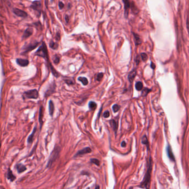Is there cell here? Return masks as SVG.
<instances>
[{"mask_svg":"<svg viewBox=\"0 0 189 189\" xmlns=\"http://www.w3.org/2000/svg\"><path fill=\"white\" fill-rule=\"evenodd\" d=\"M35 55L37 56H38L42 58H43L47 62V64L49 67V68L50 69L52 73L55 77L58 78L59 76V74L56 70L54 69V67L52 65L51 63H50V60H49L48 56V53L47 50V48L46 44L44 42H42V45L39 46V48L38 49L37 52H36Z\"/></svg>","mask_w":189,"mask_h":189,"instance_id":"6da1fadb","label":"cell"},{"mask_svg":"<svg viewBox=\"0 0 189 189\" xmlns=\"http://www.w3.org/2000/svg\"><path fill=\"white\" fill-rule=\"evenodd\" d=\"M152 163L151 158H150L147 172H146L145 177H144L143 181L141 182L140 185L141 188H145L146 189H149L151 182V173L152 171Z\"/></svg>","mask_w":189,"mask_h":189,"instance_id":"7a4b0ae2","label":"cell"},{"mask_svg":"<svg viewBox=\"0 0 189 189\" xmlns=\"http://www.w3.org/2000/svg\"><path fill=\"white\" fill-rule=\"evenodd\" d=\"M59 152H60V148H59V146H56V147L54 148V150H53L52 153L50 155V158H49V160H48L47 165V167H50L52 166L53 163L54 161L56 160V159L58 158Z\"/></svg>","mask_w":189,"mask_h":189,"instance_id":"3957f363","label":"cell"},{"mask_svg":"<svg viewBox=\"0 0 189 189\" xmlns=\"http://www.w3.org/2000/svg\"><path fill=\"white\" fill-rule=\"evenodd\" d=\"M24 96L27 99H37L38 97V92L36 89H33L25 92Z\"/></svg>","mask_w":189,"mask_h":189,"instance_id":"277c9868","label":"cell"},{"mask_svg":"<svg viewBox=\"0 0 189 189\" xmlns=\"http://www.w3.org/2000/svg\"><path fill=\"white\" fill-rule=\"evenodd\" d=\"M39 43L38 42H34V43H31L27 45H26L24 46V47L23 48V53H28L30 51H32L35 49L37 47V46L38 45Z\"/></svg>","mask_w":189,"mask_h":189,"instance_id":"5b68a950","label":"cell"},{"mask_svg":"<svg viewBox=\"0 0 189 189\" xmlns=\"http://www.w3.org/2000/svg\"><path fill=\"white\" fill-rule=\"evenodd\" d=\"M31 8L37 11L39 13H41L42 11V4L41 2L39 1H33L31 6Z\"/></svg>","mask_w":189,"mask_h":189,"instance_id":"8992f818","label":"cell"},{"mask_svg":"<svg viewBox=\"0 0 189 189\" xmlns=\"http://www.w3.org/2000/svg\"><path fill=\"white\" fill-rule=\"evenodd\" d=\"M13 12L14 13V14H16L17 16L18 17H23V18H26L28 16L27 13L24 11L21 10L19 8H14L13 9Z\"/></svg>","mask_w":189,"mask_h":189,"instance_id":"52a82bcc","label":"cell"},{"mask_svg":"<svg viewBox=\"0 0 189 189\" xmlns=\"http://www.w3.org/2000/svg\"><path fill=\"white\" fill-rule=\"evenodd\" d=\"M123 3L124 6V16L126 18L128 17L129 14V10L131 8V2L129 0H123Z\"/></svg>","mask_w":189,"mask_h":189,"instance_id":"ba28073f","label":"cell"},{"mask_svg":"<svg viewBox=\"0 0 189 189\" xmlns=\"http://www.w3.org/2000/svg\"><path fill=\"white\" fill-rule=\"evenodd\" d=\"M92 152V149H90V148L89 147H87L85 148L84 149H83L82 150L78 151L77 153L76 154L75 156H74V157H77L79 156H83V155L86 154L87 153H90Z\"/></svg>","mask_w":189,"mask_h":189,"instance_id":"9c48e42d","label":"cell"},{"mask_svg":"<svg viewBox=\"0 0 189 189\" xmlns=\"http://www.w3.org/2000/svg\"><path fill=\"white\" fill-rule=\"evenodd\" d=\"M33 32V31L32 28H27L24 32V33H23L22 36V39H26V38H28V37H30L32 34Z\"/></svg>","mask_w":189,"mask_h":189,"instance_id":"30bf717a","label":"cell"},{"mask_svg":"<svg viewBox=\"0 0 189 189\" xmlns=\"http://www.w3.org/2000/svg\"><path fill=\"white\" fill-rule=\"evenodd\" d=\"M16 63L18 65L21 67H27L29 64V61L27 59H17Z\"/></svg>","mask_w":189,"mask_h":189,"instance_id":"8fae6325","label":"cell"},{"mask_svg":"<svg viewBox=\"0 0 189 189\" xmlns=\"http://www.w3.org/2000/svg\"><path fill=\"white\" fill-rule=\"evenodd\" d=\"M166 151H167V156H168L169 159H170L171 161H175V156H174V154H173V150H172L171 146H170L169 145L167 146Z\"/></svg>","mask_w":189,"mask_h":189,"instance_id":"7c38bea8","label":"cell"},{"mask_svg":"<svg viewBox=\"0 0 189 189\" xmlns=\"http://www.w3.org/2000/svg\"><path fill=\"white\" fill-rule=\"evenodd\" d=\"M16 167L17 170V171L18 172V173H22L23 171L26 170L27 169L26 167H25L24 165H23L22 164H18L17 165H16Z\"/></svg>","mask_w":189,"mask_h":189,"instance_id":"4fadbf2b","label":"cell"},{"mask_svg":"<svg viewBox=\"0 0 189 189\" xmlns=\"http://www.w3.org/2000/svg\"><path fill=\"white\" fill-rule=\"evenodd\" d=\"M36 128H37V126H36L35 127V128H34V129H33L32 133L31 134L29 135V136L28 137V139H27V143H28V144H31V143H32L33 138H34V136H35V133L36 132Z\"/></svg>","mask_w":189,"mask_h":189,"instance_id":"5bb4252c","label":"cell"},{"mask_svg":"<svg viewBox=\"0 0 189 189\" xmlns=\"http://www.w3.org/2000/svg\"><path fill=\"white\" fill-rule=\"evenodd\" d=\"M136 75H137V71H136L135 70H133L130 71V73L129 74L128 79L130 82H132L133 81Z\"/></svg>","mask_w":189,"mask_h":189,"instance_id":"9a60e30c","label":"cell"},{"mask_svg":"<svg viewBox=\"0 0 189 189\" xmlns=\"http://www.w3.org/2000/svg\"><path fill=\"white\" fill-rule=\"evenodd\" d=\"M7 179L8 180H10L11 181H14V180L16 179V177L13 175V173H12V171H11V170L10 168L8 169Z\"/></svg>","mask_w":189,"mask_h":189,"instance_id":"2e32d148","label":"cell"},{"mask_svg":"<svg viewBox=\"0 0 189 189\" xmlns=\"http://www.w3.org/2000/svg\"><path fill=\"white\" fill-rule=\"evenodd\" d=\"M54 111V106L53 102L52 100H50L49 101V112H50V114L51 116H53Z\"/></svg>","mask_w":189,"mask_h":189,"instance_id":"e0dca14e","label":"cell"},{"mask_svg":"<svg viewBox=\"0 0 189 189\" xmlns=\"http://www.w3.org/2000/svg\"><path fill=\"white\" fill-rule=\"evenodd\" d=\"M133 35H134V37L135 43L136 44V45H140V44H141L142 41H141L140 37L135 33H133Z\"/></svg>","mask_w":189,"mask_h":189,"instance_id":"ac0fdd59","label":"cell"},{"mask_svg":"<svg viewBox=\"0 0 189 189\" xmlns=\"http://www.w3.org/2000/svg\"><path fill=\"white\" fill-rule=\"evenodd\" d=\"M110 125H111V126L113 128V130L116 133V131H117V129H118L117 122H116L115 120H112L110 121Z\"/></svg>","mask_w":189,"mask_h":189,"instance_id":"d6986e66","label":"cell"},{"mask_svg":"<svg viewBox=\"0 0 189 189\" xmlns=\"http://www.w3.org/2000/svg\"><path fill=\"white\" fill-rule=\"evenodd\" d=\"M43 107L41 106L39 109V123L42 126V123H43Z\"/></svg>","mask_w":189,"mask_h":189,"instance_id":"ffe728a7","label":"cell"},{"mask_svg":"<svg viewBox=\"0 0 189 189\" xmlns=\"http://www.w3.org/2000/svg\"><path fill=\"white\" fill-rule=\"evenodd\" d=\"M78 80L82 82V83L84 85L86 86L88 84V80L86 78L84 77H82V76H80L78 78Z\"/></svg>","mask_w":189,"mask_h":189,"instance_id":"44dd1931","label":"cell"},{"mask_svg":"<svg viewBox=\"0 0 189 189\" xmlns=\"http://www.w3.org/2000/svg\"><path fill=\"white\" fill-rule=\"evenodd\" d=\"M97 107V105L95 102H93V101L89 102V108L90 110H94L95 109H96Z\"/></svg>","mask_w":189,"mask_h":189,"instance_id":"7402d4cb","label":"cell"},{"mask_svg":"<svg viewBox=\"0 0 189 189\" xmlns=\"http://www.w3.org/2000/svg\"><path fill=\"white\" fill-rule=\"evenodd\" d=\"M142 143L144 145H146V146H147L148 149H149V141L148 140L147 137H146V135H144L143 136V138H142V141H141Z\"/></svg>","mask_w":189,"mask_h":189,"instance_id":"603a6c76","label":"cell"},{"mask_svg":"<svg viewBox=\"0 0 189 189\" xmlns=\"http://www.w3.org/2000/svg\"><path fill=\"white\" fill-rule=\"evenodd\" d=\"M143 88V85L141 82H137L135 84V88L138 91H141Z\"/></svg>","mask_w":189,"mask_h":189,"instance_id":"cb8c5ba5","label":"cell"},{"mask_svg":"<svg viewBox=\"0 0 189 189\" xmlns=\"http://www.w3.org/2000/svg\"><path fill=\"white\" fill-rule=\"evenodd\" d=\"M50 48L52 49L56 50V49H57V48H58V45L57 43H54L53 41L51 40V41H50Z\"/></svg>","mask_w":189,"mask_h":189,"instance_id":"d4e9b609","label":"cell"},{"mask_svg":"<svg viewBox=\"0 0 189 189\" xmlns=\"http://www.w3.org/2000/svg\"><path fill=\"white\" fill-rule=\"evenodd\" d=\"M90 161L93 164H94L97 166H99L100 165V161L98 160V159H95V158H92L90 159Z\"/></svg>","mask_w":189,"mask_h":189,"instance_id":"484cf974","label":"cell"},{"mask_svg":"<svg viewBox=\"0 0 189 189\" xmlns=\"http://www.w3.org/2000/svg\"><path fill=\"white\" fill-rule=\"evenodd\" d=\"M151 91V90H150V89H149L148 88H144L143 89V90L142 91V95H143V96H146V95H148V93L150 92V91Z\"/></svg>","mask_w":189,"mask_h":189,"instance_id":"4316f807","label":"cell"},{"mask_svg":"<svg viewBox=\"0 0 189 189\" xmlns=\"http://www.w3.org/2000/svg\"><path fill=\"white\" fill-rule=\"evenodd\" d=\"M140 56H141V59H142V60H143V61H146V60H148V56L147 54H146V53H141V55H140Z\"/></svg>","mask_w":189,"mask_h":189,"instance_id":"83f0119b","label":"cell"},{"mask_svg":"<svg viewBox=\"0 0 189 189\" xmlns=\"http://www.w3.org/2000/svg\"><path fill=\"white\" fill-rule=\"evenodd\" d=\"M103 75H104V74L102 73H99L98 74L97 76V80L98 81H101L102 80Z\"/></svg>","mask_w":189,"mask_h":189,"instance_id":"f1b7e54d","label":"cell"},{"mask_svg":"<svg viewBox=\"0 0 189 189\" xmlns=\"http://www.w3.org/2000/svg\"><path fill=\"white\" fill-rule=\"evenodd\" d=\"M112 108H113V110L114 112H118L119 110V109H120L119 106L118 105H116H116H113V106Z\"/></svg>","mask_w":189,"mask_h":189,"instance_id":"f546056e","label":"cell"},{"mask_svg":"<svg viewBox=\"0 0 189 189\" xmlns=\"http://www.w3.org/2000/svg\"><path fill=\"white\" fill-rule=\"evenodd\" d=\"M110 116V113H109V112L108 111H107L104 112V113H103V116L104 118H108Z\"/></svg>","mask_w":189,"mask_h":189,"instance_id":"4dcf8cb0","label":"cell"},{"mask_svg":"<svg viewBox=\"0 0 189 189\" xmlns=\"http://www.w3.org/2000/svg\"><path fill=\"white\" fill-rule=\"evenodd\" d=\"M54 63L55 64H58L59 63V58L58 56H56L54 59Z\"/></svg>","mask_w":189,"mask_h":189,"instance_id":"1f68e13d","label":"cell"},{"mask_svg":"<svg viewBox=\"0 0 189 189\" xmlns=\"http://www.w3.org/2000/svg\"><path fill=\"white\" fill-rule=\"evenodd\" d=\"M58 6H59V9H60V10L62 9V8H63V7H64V3H63L62 2H59V4H58Z\"/></svg>","mask_w":189,"mask_h":189,"instance_id":"d6a6232c","label":"cell"},{"mask_svg":"<svg viewBox=\"0 0 189 189\" xmlns=\"http://www.w3.org/2000/svg\"><path fill=\"white\" fill-rule=\"evenodd\" d=\"M65 82H66V83H67V84H74V82H72V81H72V79H70V80L67 79V80H65Z\"/></svg>","mask_w":189,"mask_h":189,"instance_id":"836d02e7","label":"cell"},{"mask_svg":"<svg viewBox=\"0 0 189 189\" xmlns=\"http://www.w3.org/2000/svg\"><path fill=\"white\" fill-rule=\"evenodd\" d=\"M186 28H187V29H188V32L189 35V20H188V18L187 19V21H186Z\"/></svg>","mask_w":189,"mask_h":189,"instance_id":"e575fe53","label":"cell"},{"mask_svg":"<svg viewBox=\"0 0 189 189\" xmlns=\"http://www.w3.org/2000/svg\"><path fill=\"white\" fill-rule=\"evenodd\" d=\"M65 22H66V23H68L69 20V17H68V15L65 16Z\"/></svg>","mask_w":189,"mask_h":189,"instance_id":"d590c367","label":"cell"},{"mask_svg":"<svg viewBox=\"0 0 189 189\" xmlns=\"http://www.w3.org/2000/svg\"><path fill=\"white\" fill-rule=\"evenodd\" d=\"M121 146H122V147H125V146H126V143H125V141L122 142V144H121Z\"/></svg>","mask_w":189,"mask_h":189,"instance_id":"8d00e7d4","label":"cell"},{"mask_svg":"<svg viewBox=\"0 0 189 189\" xmlns=\"http://www.w3.org/2000/svg\"><path fill=\"white\" fill-rule=\"evenodd\" d=\"M151 67L152 69H155V65L154 64V63H151Z\"/></svg>","mask_w":189,"mask_h":189,"instance_id":"74e56055","label":"cell"},{"mask_svg":"<svg viewBox=\"0 0 189 189\" xmlns=\"http://www.w3.org/2000/svg\"><path fill=\"white\" fill-rule=\"evenodd\" d=\"M95 189H100V186L99 185H97L95 186Z\"/></svg>","mask_w":189,"mask_h":189,"instance_id":"f35d334b","label":"cell"},{"mask_svg":"<svg viewBox=\"0 0 189 189\" xmlns=\"http://www.w3.org/2000/svg\"><path fill=\"white\" fill-rule=\"evenodd\" d=\"M87 189H90V188H87Z\"/></svg>","mask_w":189,"mask_h":189,"instance_id":"ab89813d","label":"cell"}]
</instances>
